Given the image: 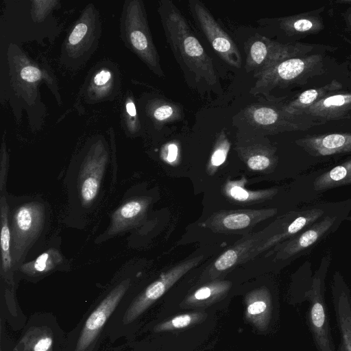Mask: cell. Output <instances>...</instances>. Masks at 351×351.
Returning <instances> with one entry per match:
<instances>
[{"label": "cell", "instance_id": "obj_1", "mask_svg": "<svg viewBox=\"0 0 351 351\" xmlns=\"http://www.w3.org/2000/svg\"><path fill=\"white\" fill-rule=\"evenodd\" d=\"M160 12L167 43L188 86L200 95L222 94L212 58L179 8L171 0L162 1Z\"/></svg>", "mask_w": 351, "mask_h": 351}, {"label": "cell", "instance_id": "obj_2", "mask_svg": "<svg viewBox=\"0 0 351 351\" xmlns=\"http://www.w3.org/2000/svg\"><path fill=\"white\" fill-rule=\"evenodd\" d=\"M315 119L306 116L292 115L268 103L247 106L234 118L233 123L240 130L257 134H276L305 130L317 124Z\"/></svg>", "mask_w": 351, "mask_h": 351}, {"label": "cell", "instance_id": "obj_3", "mask_svg": "<svg viewBox=\"0 0 351 351\" xmlns=\"http://www.w3.org/2000/svg\"><path fill=\"white\" fill-rule=\"evenodd\" d=\"M322 57L318 54L294 57L284 60L255 76L257 78L250 92L257 95H268L273 89L284 88L319 74Z\"/></svg>", "mask_w": 351, "mask_h": 351}, {"label": "cell", "instance_id": "obj_4", "mask_svg": "<svg viewBox=\"0 0 351 351\" xmlns=\"http://www.w3.org/2000/svg\"><path fill=\"white\" fill-rule=\"evenodd\" d=\"M245 45V69L254 72V77L284 60L305 56L313 49L301 43H280L259 35L252 37Z\"/></svg>", "mask_w": 351, "mask_h": 351}, {"label": "cell", "instance_id": "obj_5", "mask_svg": "<svg viewBox=\"0 0 351 351\" xmlns=\"http://www.w3.org/2000/svg\"><path fill=\"white\" fill-rule=\"evenodd\" d=\"M188 7L196 27L205 36L216 53L227 64L240 69L242 59L238 47L206 5L199 0H189Z\"/></svg>", "mask_w": 351, "mask_h": 351}, {"label": "cell", "instance_id": "obj_6", "mask_svg": "<svg viewBox=\"0 0 351 351\" xmlns=\"http://www.w3.org/2000/svg\"><path fill=\"white\" fill-rule=\"evenodd\" d=\"M203 258V256L193 257L162 273L131 302L124 313L122 322L129 324L136 320L181 277L197 265Z\"/></svg>", "mask_w": 351, "mask_h": 351}, {"label": "cell", "instance_id": "obj_7", "mask_svg": "<svg viewBox=\"0 0 351 351\" xmlns=\"http://www.w3.org/2000/svg\"><path fill=\"white\" fill-rule=\"evenodd\" d=\"M45 221V207L38 202H29L18 207L14 212L12 226V258L19 261L23 253L40 233Z\"/></svg>", "mask_w": 351, "mask_h": 351}, {"label": "cell", "instance_id": "obj_8", "mask_svg": "<svg viewBox=\"0 0 351 351\" xmlns=\"http://www.w3.org/2000/svg\"><path fill=\"white\" fill-rule=\"evenodd\" d=\"M130 285L125 279L113 288L86 319L74 351H93L97 337Z\"/></svg>", "mask_w": 351, "mask_h": 351}, {"label": "cell", "instance_id": "obj_9", "mask_svg": "<svg viewBox=\"0 0 351 351\" xmlns=\"http://www.w3.org/2000/svg\"><path fill=\"white\" fill-rule=\"evenodd\" d=\"M323 287L320 276H315L308 292L309 326L318 351H335L330 332Z\"/></svg>", "mask_w": 351, "mask_h": 351}, {"label": "cell", "instance_id": "obj_10", "mask_svg": "<svg viewBox=\"0 0 351 351\" xmlns=\"http://www.w3.org/2000/svg\"><path fill=\"white\" fill-rule=\"evenodd\" d=\"M336 217L326 216L307 227L276 249L275 259L285 260L315 244L333 227Z\"/></svg>", "mask_w": 351, "mask_h": 351}, {"label": "cell", "instance_id": "obj_11", "mask_svg": "<svg viewBox=\"0 0 351 351\" xmlns=\"http://www.w3.org/2000/svg\"><path fill=\"white\" fill-rule=\"evenodd\" d=\"M296 143L313 156L351 152V133L306 136Z\"/></svg>", "mask_w": 351, "mask_h": 351}, {"label": "cell", "instance_id": "obj_12", "mask_svg": "<svg viewBox=\"0 0 351 351\" xmlns=\"http://www.w3.org/2000/svg\"><path fill=\"white\" fill-rule=\"evenodd\" d=\"M324 211L321 208H311L298 213L295 218L283 228V230L271 237L260 245L252 248L243 257L241 263L248 261L271 246L285 239H291L302 230L315 223L324 215Z\"/></svg>", "mask_w": 351, "mask_h": 351}, {"label": "cell", "instance_id": "obj_13", "mask_svg": "<svg viewBox=\"0 0 351 351\" xmlns=\"http://www.w3.org/2000/svg\"><path fill=\"white\" fill-rule=\"evenodd\" d=\"M276 209L234 210L219 213L210 224L219 231L239 230L253 226L276 213Z\"/></svg>", "mask_w": 351, "mask_h": 351}, {"label": "cell", "instance_id": "obj_14", "mask_svg": "<svg viewBox=\"0 0 351 351\" xmlns=\"http://www.w3.org/2000/svg\"><path fill=\"white\" fill-rule=\"evenodd\" d=\"M106 159L93 157L83 165L79 175V189L82 204H90L98 195L104 174Z\"/></svg>", "mask_w": 351, "mask_h": 351}, {"label": "cell", "instance_id": "obj_15", "mask_svg": "<svg viewBox=\"0 0 351 351\" xmlns=\"http://www.w3.org/2000/svg\"><path fill=\"white\" fill-rule=\"evenodd\" d=\"M245 319L258 330L267 329L272 311L271 297L265 287L248 293L245 298Z\"/></svg>", "mask_w": 351, "mask_h": 351}, {"label": "cell", "instance_id": "obj_16", "mask_svg": "<svg viewBox=\"0 0 351 351\" xmlns=\"http://www.w3.org/2000/svg\"><path fill=\"white\" fill-rule=\"evenodd\" d=\"M350 110L351 93L331 94L307 108L301 115L325 121L337 120L346 117Z\"/></svg>", "mask_w": 351, "mask_h": 351}, {"label": "cell", "instance_id": "obj_17", "mask_svg": "<svg viewBox=\"0 0 351 351\" xmlns=\"http://www.w3.org/2000/svg\"><path fill=\"white\" fill-rule=\"evenodd\" d=\"M149 203L146 197H136L125 202L113 213L108 233L115 234L132 227L143 217Z\"/></svg>", "mask_w": 351, "mask_h": 351}, {"label": "cell", "instance_id": "obj_18", "mask_svg": "<svg viewBox=\"0 0 351 351\" xmlns=\"http://www.w3.org/2000/svg\"><path fill=\"white\" fill-rule=\"evenodd\" d=\"M341 86L339 82L332 80L325 86L306 90L289 104L282 106L283 109L290 114L300 116L307 108L341 89Z\"/></svg>", "mask_w": 351, "mask_h": 351}, {"label": "cell", "instance_id": "obj_19", "mask_svg": "<svg viewBox=\"0 0 351 351\" xmlns=\"http://www.w3.org/2000/svg\"><path fill=\"white\" fill-rule=\"evenodd\" d=\"M229 281H215L206 284L188 295L181 304L186 308L209 305L224 296L229 291Z\"/></svg>", "mask_w": 351, "mask_h": 351}, {"label": "cell", "instance_id": "obj_20", "mask_svg": "<svg viewBox=\"0 0 351 351\" xmlns=\"http://www.w3.org/2000/svg\"><path fill=\"white\" fill-rule=\"evenodd\" d=\"M53 333L47 326L31 327L15 348L16 351H52Z\"/></svg>", "mask_w": 351, "mask_h": 351}, {"label": "cell", "instance_id": "obj_21", "mask_svg": "<svg viewBox=\"0 0 351 351\" xmlns=\"http://www.w3.org/2000/svg\"><path fill=\"white\" fill-rule=\"evenodd\" d=\"M261 235L262 233L251 235L224 252L215 261L214 269L218 272H222L241 263L244 256L253 248L255 243L258 242Z\"/></svg>", "mask_w": 351, "mask_h": 351}, {"label": "cell", "instance_id": "obj_22", "mask_svg": "<svg viewBox=\"0 0 351 351\" xmlns=\"http://www.w3.org/2000/svg\"><path fill=\"white\" fill-rule=\"evenodd\" d=\"M335 306L341 335V351H351V302L349 295L341 291L335 296Z\"/></svg>", "mask_w": 351, "mask_h": 351}, {"label": "cell", "instance_id": "obj_23", "mask_svg": "<svg viewBox=\"0 0 351 351\" xmlns=\"http://www.w3.org/2000/svg\"><path fill=\"white\" fill-rule=\"evenodd\" d=\"M1 274L7 277L10 275L12 267V258L11 254V231L8 223V206L5 197H1Z\"/></svg>", "mask_w": 351, "mask_h": 351}, {"label": "cell", "instance_id": "obj_24", "mask_svg": "<svg viewBox=\"0 0 351 351\" xmlns=\"http://www.w3.org/2000/svg\"><path fill=\"white\" fill-rule=\"evenodd\" d=\"M349 184H351V159L317 177L313 187L322 191Z\"/></svg>", "mask_w": 351, "mask_h": 351}, {"label": "cell", "instance_id": "obj_25", "mask_svg": "<svg viewBox=\"0 0 351 351\" xmlns=\"http://www.w3.org/2000/svg\"><path fill=\"white\" fill-rule=\"evenodd\" d=\"M62 262L58 250L50 248L34 260L21 265V271L28 276L42 275L54 269Z\"/></svg>", "mask_w": 351, "mask_h": 351}, {"label": "cell", "instance_id": "obj_26", "mask_svg": "<svg viewBox=\"0 0 351 351\" xmlns=\"http://www.w3.org/2000/svg\"><path fill=\"white\" fill-rule=\"evenodd\" d=\"M280 27L289 34L314 33L319 31L323 25L316 17L297 15L281 19Z\"/></svg>", "mask_w": 351, "mask_h": 351}, {"label": "cell", "instance_id": "obj_27", "mask_svg": "<svg viewBox=\"0 0 351 351\" xmlns=\"http://www.w3.org/2000/svg\"><path fill=\"white\" fill-rule=\"evenodd\" d=\"M207 317L204 312H190L180 314L159 323L154 327L156 332L180 330L202 322Z\"/></svg>", "mask_w": 351, "mask_h": 351}, {"label": "cell", "instance_id": "obj_28", "mask_svg": "<svg viewBox=\"0 0 351 351\" xmlns=\"http://www.w3.org/2000/svg\"><path fill=\"white\" fill-rule=\"evenodd\" d=\"M245 179L237 182H230L226 186V193L232 199L239 202H247L265 199L274 195L277 191L274 189L261 191H251L244 187Z\"/></svg>", "mask_w": 351, "mask_h": 351}, {"label": "cell", "instance_id": "obj_29", "mask_svg": "<svg viewBox=\"0 0 351 351\" xmlns=\"http://www.w3.org/2000/svg\"><path fill=\"white\" fill-rule=\"evenodd\" d=\"M230 149V142L223 131H221L218 137L210 159V168H217L226 160Z\"/></svg>", "mask_w": 351, "mask_h": 351}, {"label": "cell", "instance_id": "obj_30", "mask_svg": "<svg viewBox=\"0 0 351 351\" xmlns=\"http://www.w3.org/2000/svg\"><path fill=\"white\" fill-rule=\"evenodd\" d=\"M179 108L172 104H165L156 108L154 117L159 121H164L178 118Z\"/></svg>", "mask_w": 351, "mask_h": 351}, {"label": "cell", "instance_id": "obj_31", "mask_svg": "<svg viewBox=\"0 0 351 351\" xmlns=\"http://www.w3.org/2000/svg\"><path fill=\"white\" fill-rule=\"evenodd\" d=\"M271 162L270 157L265 152L252 154L247 160L248 167L256 171L266 169L271 165Z\"/></svg>", "mask_w": 351, "mask_h": 351}, {"label": "cell", "instance_id": "obj_32", "mask_svg": "<svg viewBox=\"0 0 351 351\" xmlns=\"http://www.w3.org/2000/svg\"><path fill=\"white\" fill-rule=\"evenodd\" d=\"M87 32V26L84 23H79L73 29L69 36V41L71 45H76L80 43Z\"/></svg>", "mask_w": 351, "mask_h": 351}, {"label": "cell", "instance_id": "obj_33", "mask_svg": "<svg viewBox=\"0 0 351 351\" xmlns=\"http://www.w3.org/2000/svg\"><path fill=\"white\" fill-rule=\"evenodd\" d=\"M21 76L23 80L33 82L39 80L41 77V73L36 67L29 66L24 67L21 71Z\"/></svg>", "mask_w": 351, "mask_h": 351}, {"label": "cell", "instance_id": "obj_34", "mask_svg": "<svg viewBox=\"0 0 351 351\" xmlns=\"http://www.w3.org/2000/svg\"><path fill=\"white\" fill-rule=\"evenodd\" d=\"M178 146L174 143H171L167 145L166 149L165 159L168 162H173L178 157Z\"/></svg>", "mask_w": 351, "mask_h": 351}, {"label": "cell", "instance_id": "obj_35", "mask_svg": "<svg viewBox=\"0 0 351 351\" xmlns=\"http://www.w3.org/2000/svg\"><path fill=\"white\" fill-rule=\"evenodd\" d=\"M110 78V73L108 71L103 70L95 75L94 82L97 86H101L105 84Z\"/></svg>", "mask_w": 351, "mask_h": 351}, {"label": "cell", "instance_id": "obj_36", "mask_svg": "<svg viewBox=\"0 0 351 351\" xmlns=\"http://www.w3.org/2000/svg\"><path fill=\"white\" fill-rule=\"evenodd\" d=\"M127 112L131 116L134 117L136 114V108L132 102H129L126 105Z\"/></svg>", "mask_w": 351, "mask_h": 351}, {"label": "cell", "instance_id": "obj_37", "mask_svg": "<svg viewBox=\"0 0 351 351\" xmlns=\"http://www.w3.org/2000/svg\"><path fill=\"white\" fill-rule=\"evenodd\" d=\"M349 21H350V23L351 24V15L349 16Z\"/></svg>", "mask_w": 351, "mask_h": 351}]
</instances>
